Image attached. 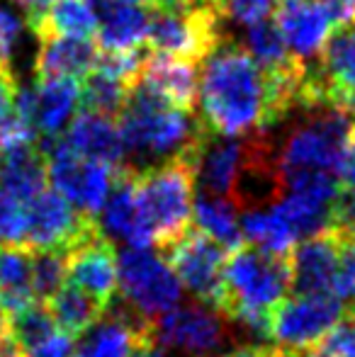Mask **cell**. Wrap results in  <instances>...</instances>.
<instances>
[{
  "instance_id": "obj_42",
  "label": "cell",
  "mask_w": 355,
  "mask_h": 357,
  "mask_svg": "<svg viewBox=\"0 0 355 357\" xmlns=\"http://www.w3.org/2000/svg\"><path fill=\"white\" fill-rule=\"evenodd\" d=\"M326 5V10L331 13V17L336 20L338 27L351 24L355 17V0H322Z\"/></svg>"
},
{
  "instance_id": "obj_12",
  "label": "cell",
  "mask_w": 355,
  "mask_h": 357,
  "mask_svg": "<svg viewBox=\"0 0 355 357\" xmlns=\"http://www.w3.org/2000/svg\"><path fill=\"white\" fill-rule=\"evenodd\" d=\"M42 149L47 155V180H52L54 190L61 197H66L81 214L98 219L112 188L114 173L119 168L93 158H83L68 149L61 139L44 144Z\"/></svg>"
},
{
  "instance_id": "obj_50",
  "label": "cell",
  "mask_w": 355,
  "mask_h": 357,
  "mask_svg": "<svg viewBox=\"0 0 355 357\" xmlns=\"http://www.w3.org/2000/svg\"><path fill=\"white\" fill-rule=\"evenodd\" d=\"M73 357H78V355H73Z\"/></svg>"
},
{
  "instance_id": "obj_26",
  "label": "cell",
  "mask_w": 355,
  "mask_h": 357,
  "mask_svg": "<svg viewBox=\"0 0 355 357\" xmlns=\"http://www.w3.org/2000/svg\"><path fill=\"white\" fill-rule=\"evenodd\" d=\"M243 47L256 59L258 66L270 75H304L309 71L307 63H302L289 52L278 24L270 22V20H263V22L246 27Z\"/></svg>"
},
{
  "instance_id": "obj_5",
  "label": "cell",
  "mask_w": 355,
  "mask_h": 357,
  "mask_svg": "<svg viewBox=\"0 0 355 357\" xmlns=\"http://www.w3.org/2000/svg\"><path fill=\"white\" fill-rule=\"evenodd\" d=\"M292 291L289 255H273L256 245L232 250L224 263V301L222 314L239 309L273 311Z\"/></svg>"
},
{
  "instance_id": "obj_48",
  "label": "cell",
  "mask_w": 355,
  "mask_h": 357,
  "mask_svg": "<svg viewBox=\"0 0 355 357\" xmlns=\"http://www.w3.org/2000/svg\"><path fill=\"white\" fill-rule=\"evenodd\" d=\"M346 238H348V243H351V245H353V248H355V231H351V234H348V236H346Z\"/></svg>"
},
{
  "instance_id": "obj_32",
  "label": "cell",
  "mask_w": 355,
  "mask_h": 357,
  "mask_svg": "<svg viewBox=\"0 0 355 357\" xmlns=\"http://www.w3.org/2000/svg\"><path fill=\"white\" fill-rule=\"evenodd\" d=\"M32 253L34 299L47 304L66 282V250H29Z\"/></svg>"
},
{
  "instance_id": "obj_20",
  "label": "cell",
  "mask_w": 355,
  "mask_h": 357,
  "mask_svg": "<svg viewBox=\"0 0 355 357\" xmlns=\"http://www.w3.org/2000/svg\"><path fill=\"white\" fill-rule=\"evenodd\" d=\"M59 139L83 158L100 160L112 168L127 165V151H124L122 134H119V124L107 114L83 109L71 119L66 132Z\"/></svg>"
},
{
  "instance_id": "obj_6",
  "label": "cell",
  "mask_w": 355,
  "mask_h": 357,
  "mask_svg": "<svg viewBox=\"0 0 355 357\" xmlns=\"http://www.w3.org/2000/svg\"><path fill=\"white\" fill-rule=\"evenodd\" d=\"M224 37V17L219 15L217 5L151 8L146 47L153 54L202 63Z\"/></svg>"
},
{
  "instance_id": "obj_29",
  "label": "cell",
  "mask_w": 355,
  "mask_h": 357,
  "mask_svg": "<svg viewBox=\"0 0 355 357\" xmlns=\"http://www.w3.org/2000/svg\"><path fill=\"white\" fill-rule=\"evenodd\" d=\"M47 306L59 328L73 338H81L105 311V306L98 299H93L88 291H83L76 284H63L47 301Z\"/></svg>"
},
{
  "instance_id": "obj_1",
  "label": "cell",
  "mask_w": 355,
  "mask_h": 357,
  "mask_svg": "<svg viewBox=\"0 0 355 357\" xmlns=\"http://www.w3.org/2000/svg\"><path fill=\"white\" fill-rule=\"evenodd\" d=\"M202 63L197 105L209 134L241 139L256 132H273L292 117L273 78L236 39L224 37Z\"/></svg>"
},
{
  "instance_id": "obj_19",
  "label": "cell",
  "mask_w": 355,
  "mask_h": 357,
  "mask_svg": "<svg viewBox=\"0 0 355 357\" xmlns=\"http://www.w3.org/2000/svg\"><path fill=\"white\" fill-rule=\"evenodd\" d=\"M134 173L137 170L124 165L114 173L112 188L105 199L103 209L98 214V226L109 241L119 238L127 245H137V248H151L153 236L146 229L142 214H139V204L134 197Z\"/></svg>"
},
{
  "instance_id": "obj_10",
  "label": "cell",
  "mask_w": 355,
  "mask_h": 357,
  "mask_svg": "<svg viewBox=\"0 0 355 357\" xmlns=\"http://www.w3.org/2000/svg\"><path fill=\"white\" fill-rule=\"evenodd\" d=\"M346 314L331 291L285 296L270 311V343L289 353H309Z\"/></svg>"
},
{
  "instance_id": "obj_3",
  "label": "cell",
  "mask_w": 355,
  "mask_h": 357,
  "mask_svg": "<svg viewBox=\"0 0 355 357\" xmlns=\"http://www.w3.org/2000/svg\"><path fill=\"white\" fill-rule=\"evenodd\" d=\"M353 127L355 114L341 107L302 109L282 137H273L280 175L292 170H326L338 175Z\"/></svg>"
},
{
  "instance_id": "obj_33",
  "label": "cell",
  "mask_w": 355,
  "mask_h": 357,
  "mask_svg": "<svg viewBox=\"0 0 355 357\" xmlns=\"http://www.w3.org/2000/svg\"><path fill=\"white\" fill-rule=\"evenodd\" d=\"M29 202L0 192V248H24Z\"/></svg>"
},
{
  "instance_id": "obj_17",
  "label": "cell",
  "mask_w": 355,
  "mask_h": 357,
  "mask_svg": "<svg viewBox=\"0 0 355 357\" xmlns=\"http://www.w3.org/2000/svg\"><path fill=\"white\" fill-rule=\"evenodd\" d=\"M346 234L338 229L322 231L317 236L299 241L289 253L294 294H314V291H331L336 265L346 245Z\"/></svg>"
},
{
  "instance_id": "obj_34",
  "label": "cell",
  "mask_w": 355,
  "mask_h": 357,
  "mask_svg": "<svg viewBox=\"0 0 355 357\" xmlns=\"http://www.w3.org/2000/svg\"><path fill=\"white\" fill-rule=\"evenodd\" d=\"M307 357H355V309H346L343 319L309 350Z\"/></svg>"
},
{
  "instance_id": "obj_22",
  "label": "cell",
  "mask_w": 355,
  "mask_h": 357,
  "mask_svg": "<svg viewBox=\"0 0 355 357\" xmlns=\"http://www.w3.org/2000/svg\"><path fill=\"white\" fill-rule=\"evenodd\" d=\"M100 49L93 39L83 37H49L39 39L34 56V78H86L98 63Z\"/></svg>"
},
{
  "instance_id": "obj_39",
  "label": "cell",
  "mask_w": 355,
  "mask_h": 357,
  "mask_svg": "<svg viewBox=\"0 0 355 357\" xmlns=\"http://www.w3.org/2000/svg\"><path fill=\"white\" fill-rule=\"evenodd\" d=\"M333 229L343 231L346 236L355 231V190L343 188L341 197L336 199V207H333Z\"/></svg>"
},
{
  "instance_id": "obj_49",
  "label": "cell",
  "mask_w": 355,
  "mask_h": 357,
  "mask_svg": "<svg viewBox=\"0 0 355 357\" xmlns=\"http://www.w3.org/2000/svg\"><path fill=\"white\" fill-rule=\"evenodd\" d=\"M353 22H355V17H353Z\"/></svg>"
},
{
  "instance_id": "obj_31",
  "label": "cell",
  "mask_w": 355,
  "mask_h": 357,
  "mask_svg": "<svg viewBox=\"0 0 355 357\" xmlns=\"http://www.w3.org/2000/svg\"><path fill=\"white\" fill-rule=\"evenodd\" d=\"M13 324L15 338L20 340V345L24 348V353H29L32 348H37L39 343H44L47 338H52L59 331L56 321H54L52 311L44 301H32L29 306H24L22 311L10 316Z\"/></svg>"
},
{
  "instance_id": "obj_41",
  "label": "cell",
  "mask_w": 355,
  "mask_h": 357,
  "mask_svg": "<svg viewBox=\"0 0 355 357\" xmlns=\"http://www.w3.org/2000/svg\"><path fill=\"white\" fill-rule=\"evenodd\" d=\"M17 78L13 71H0V122L13 112L15 95H17Z\"/></svg>"
},
{
  "instance_id": "obj_11",
  "label": "cell",
  "mask_w": 355,
  "mask_h": 357,
  "mask_svg": "<svg viewBox=\"0 0 355 357\" xmlns=\"http://www.w3.org/2000/svg\"><path fill=\"white\" fill-rule=\"evenodd\" d=\"M171 270L176 273L183 289L195 296V301L212 309H222L224 301V263L227 250L199 229H188L173 243L158 248Z\"/></svg>"
},
{
  "instance_id": "obj_51",
  "label": "cell",
  "mask_w": 355,
  "mask_h": 357,
  "mask_svg": "<svg viewBox=\"0 0 355 357\" xmlns=\"http://www.w3.org/2000/svg\"><path fill=\"white\" fill-rule=\"evenodd\" d=\"M0 155H3V153H0Z\"/></svg>"
},
{
  "instance_id": "obj_43",
  "label": "cell",
  "mask_w": 355,
  "mask_h": 357,
  "mask_svg": "<svg viewBox=\"0 0 355 357\" xmlns=\"http://www.w3.org/2000/svg\"><path fill=\"white\" fill-rule=\"evenodd\" d=\"M338 178H341V183L346 190H355V127H353V134H351V142H348L346 155H343Z\"/></svg>"
},
{
  "instance_id": "obj_13",
  "label": "cell",
  "mask_w": 355,
  "mask_h": 357,
  "mask_svg": "<svg viewBox=\"0 0 355 357\" xmlns=\"http://www.w3.org/2000/svg\"><path fill=\"white\" fill-rule=\"evenodd\" d=\"M81 107V83L73 78H34L17 85L13 109L44 139L56 142Z\"/></svg>"
},
{
  "instance_id": "obj_4",
  "label": "cell",
  "mask_w": 355,
  "mask_h": 357,
  "mask_svg": "<svg viewBox=\"0 0 355 357\" xmlns=\"http://www.w3.org/2000/svg\"><path fill=\"white\" fill-rule=\"evenodd\" d=\"M134 197L153 245L173 243L190 229L195 204V175L185 158L163 160L134 173Z\"/></svg>"
},
{
  "instance_id": "obj_25",
  "label": "cell",
  "mask_w": 355,
  "mask_h": 357,
  "mask_svg": "<svg viewBox=\"0 0 355 357\" xmlns=\"http://www.w3.org/2000/svg\"><path fill=\"white\" fill-rule=\"evenodd\" d=\"M100 15L90 0H54L47 10L27 20V27L39 39L49 37H83L93 39Z\"/></svg>"
},
{
  "instance_id": "obj_30",
  "label": "cell",
  "mask_w": 355,
  "mask_h": 357,
  "mask_svg": "<svg viewBox=\"0 0 355 357\" xmlns=\"http://www.w3.org/2000/svg\"><path fill=\"white\" fill-rule=\"evenodd\" d=\"M134 83L137 80H129L95 63L93 71L86 75V83L81 85V107L114 117L127 105Z\"/></svg>"
},
{
  "instance_id": "obj_8",
  "label": "cell",
  "mask_w": 355,
  "mask_h": 357,
  "mask_svg": "<svg viewBox=\"0 0 355 357\" xmlns=\"http://www.w3.org/2000/svg\"><path fill=\"white\" fill-rule=\"evenodd\" d=\"M341 107L355 114V27L343 24L331 34L312 63L299 90L297 109Z\"/></svg>"
},
{
  "instance_id": "obj_46",
  "label": "cell",
  "mask_w": 355,
  "mask_h": 357,
  "mask_svg": "<svg viewBox=\"0 0 355 357\" xmlns=\"http://www.w3.org/2000/svg\"><path fill=\"white\" fill-rule=\"evenodd\" d=\"M149 8L158 10V8H180V5H188L185 0H146Z\"/></svg>"
},
{
  "instance_id": "obj_37",
  "label": "cell",
  "mask_w": 355,
  "mask_h": 357,
  "mask_svg": "<svg viewBox=\"0 0 355 357\" xmlns=\"http://www.w3.org/2000/svg\"><path fill=\"white\" fill-rule=\"evenodd\" d=\"M22 37V22L13 10L0 5V71H13V54Z\"/></svg>"
},
{
  "instance_id": "obj_44",
  "label": "cell",
  "mask_w": 355,
  "mask_h": 357,
  "mask_svg": "<svg viewBox=\"0 0 355 357\" xmlns=\"http://www.w3.org/2000/svg\"><path fill=\"white\" fill-rule=\"evenodd\" d=\"M13 3L17 5L20 10H24V15H27V20H29V17H34V15L42 13V10H47L54 0H13Z\"/></svg>"
},
{
  "instance_id": "obj_27",
  "label": "cell",
  "mask_w": 355,
  "mask_h": 357,
  "mask_svg": "<svg viewBox=\"0 0 355 357\" xmlns=\"http://www.w3.org/2000/svg\"><path fill=\"white\" fill-rule=\"evenodd\" d=\"M192 221L195 229H199L212 241H217L227 253L243 245L241 226H239V209L229 197L199 192L192 204Z\"/></svg>"
},
{
  "instance_id": "obj_24",
  "label": "cell",
  "mask_w": 355,
  "mask_h": 357,
  "mask_svg": "<svg viewBox=\"0 0 355 357\" xmlns=\"http://www.w3.org/2000/svg\"><path fill=\"white\" fill-rule=\"evenodd\" d=\"M151 8L142 3L112 5L100 10L98 44L103 52H139L146 44Z\"/></svg>"
},
{
  "instance_id": "obj_15",
  "label": "cell",
  "mask_w": 355,
  "mask_h": 357,
  "mask_svg": "<svg viewBox=\"0 0 355 357\" xmlns=\"http://www.w3.org/2000/svg\"><path fill=\"white\" fill-rule=\"evenodd\" d=\"M275 17L287 49L307 66L317 61L331 34L338 29L322 0H278Z\"/></svg>"
},
{
  "instance_id": "obj_18",
  "label": "cell",
  "mask_w": 355,
  "mask_h": 357,
  "mask_svg": "<svg viewBox=\"0 0 355 357\" xmlns=\"http://www.w3.org/2000/svg\"><path fill=\"white\" fill-rule=\"evenodd\" d=\"M243 151H246V137L229 139L207 134L190 158L195 188H199V192L232 199L234 185L241 170Z\"/></svg>"
},
{
  "instance_id": "obj_38",
  "label": "cell",
  "mask_w": 355,
  "mask_h": 357,
  "mask_svg": "<svg viewBox=\"0 0 355 357\" xmlns=\"http://www.w3.org/2000/svg\"><path fill=\"white\" fill-rule=\"evenodd\" d=\"M76 355V338L68 333H63L61 328L47 338L44 343H39L37 348H32L27 357H73Z\"/></svg>"
},
{
  "instance_id": "obj_9",
  "label": "cell",
  "mask_w": 355,
  "mask_h": 357,
  "mask_svg": "<svg viewBox=\"0 0 355 357\" xmlns=\"http://www.w3.org/2000/svg\"><path fill=\"white\" fill-rule=\"evenodd\" d=\"M232 335L227 316L199 301L173 306L151 324L153 343L183 357H219Z\"/></svg>"
},
{
  "instance_id": "obj_14",
  "label": "cell",
  "mask_w": 355,
  "mask_h": 357,
  "mask_svg": "<svg viewBox=\"0 0 355 357\" xmlns=\"http://www.w3.org/2000/svg\"><path fill=\"white\" fill-rule=\"evenodd\" d=\"M98 221L81 214L56 190L44 188L29 202L27 250H71L86 236L98 231Z\"/></svg>"
},
{
  "instance_id": "obj_2",
  "label": "cell",
  "mask_w": 355,
  "mask_h": 357,
  "mask_svg": "<svg viewBox=\"0 0 355 357\" xmlns=\"http://www.w3.org/2000/svg\"><path fill=\"white\" fill-rule=\"evenodd\" d=\"M117 117L127 165L134 170L173 158L190 160L209 134L195 112L168 105L142 80L134 83L127 105Z\"/></svg>"
},
{
  "instance_id": "obj_21",
  "label": "cell",
  "mask_w": 355,
  "mask_h": 357,
  "mask_svg": "<svg viewBox=\"0 0 355 357\" xmlns=\"http://www.w3.org/2000/svg\"><path fill=\"white\" fill-rule=\"evenodd\" d=\"M146 88H151L161 100L185 112H195L199 85V63L168 54H146L139 73Z\"/></svg>"
},
{
  "instance_id": "obj_40",
  "label": "cell",
  "mask_w": 355,
  "mask_h": 357,
  "mask_svg": "<svg viewBox=\"0 0 355 357\" xmlns=\"http://www.w3.org/2000/svg\"><path fill=\"white\" fill-rule=\"evenodd\" d=\"M0 357H27L20 340L15 338L13 324H10V314L0 309Z\"/></svg>"
},
{
  "instance_id": "obj_45",
  "label": "cell",
  "mask_w": 355,
  "mask_h": 357,
  "mask_svg": "<svg viewBox=\"0 0 355 357\" xmlns=\"http://www.w3.org/2000/svg\"><path fill=\"white\" fill-rule=\"evenodd\" d=\"M132 357H168V353H166V348H161V345L153 343V340L149 338V340H144L137 350H134Z\"/></svg>"
},
{
  "instance_id": "obj_7",
  "label": "cell",
  "mask_w": 355,
  "mask_h": 357,
  "mask_svg": "<svg viewBox=\"0 0 355 357\" xmlns=\"http://www.w3.org/2000/svg\"><path fill=\"white\" fill-rule=\"evenodd\" d=\"M117 296L144 319H158L183 299V284L176 273L163 255L151 248H122L117 255Z\"/></svg>"
},
{
  "instance_id": "obj_35",
  "label": "cell",
  "mask_w": 355,
  "mask_h": 357,
  "mask_svg": "<svg viewBox=\"0 0 355 357\" xmlns=\"http://www.w3.org/2000/svg\"><path fill=\"white\" fill-rule=\"evenodd\" d=\"M275 3L278 0H217V10L229 22L251 27L268 20V15L275 10Z\"/></svg>"
},
{
  "instance_id": "obj_23",
  "label": "cell",
  "mask_w": 355,
  "mask_h": 357,
  "mask_svg": "<svg viewBox=\"0 0 355 357\" xmlns=\"http://www.w3.org/2000/svg\"><path fill=\"white\" fill-rule=\"evenodd\" d=\"M0 192L32 202L47 185V155L37 144L0 151Z\"/></svg>"
},
{
  "instance_id": "obj_36",
  "label": "cell",
  "mask_w": 355,
  "mask_h": 357,
  "mask_svg": "<svg viewBox=\"0 0 355 357\" xmlns=\"http://www.w3.org/2000/svg\"><path fill=\"white\" fill-rule=\"evenodd\" d=\"M331 294L346 309H355V248L348 241L341 250V258H338L336 275H333L331 282Z\"/></svg>"
},
{
  "instance_id": "obj_28",
  "label": "cell",
  "mask_w": 355,
  "mask_h": 357,
  "mask_svg": "<svg viewBox=\"0 0 355 357\" xmlns=\"http://www.w3.org/2000/svg\"><path fill=\"white\" fill-rule=\"evenodd\" d=\"M34 299L32 253L27 248H0V309L10 316Z\"/></svg>"
},
{
  "instance_id": "obj_47",
  "label": "cell",
  "mask_w": 355,
  "mask_h": 357,
  "mask_svg": "<svg viewBox=\"0 0 355 357\" xmlns=\"http://www.w3.org/2000/svg\"><path fill=\"white\" fill-rule=\"evenodd\" d=\"M188 5H217V0H185Z\"/></svg>"
},
{
  "instance_id": "obj_16",
  "label": "cell",
  "mask_w": 355,
  "mask_h": 357,
  "mask_svg": "<svg viewBox=\"0 0 355 357\" xmlns=\"http://www.w3.org/2000/svg\"><path fill=\"white\" fill-rule=\"evenodd\" d=\"M66 278L107 309L117 296V250L103 231H93L66 253Z\"/></svg>"
}]
</instances>
